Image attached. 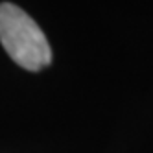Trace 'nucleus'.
<instances>
[{
  "instance_id": "nucleus-1",
  "label": "nucleus",
  "mask_w": 153,
  "mask_h": 153,
  "mask_svg": "<svg viewBox=\"0 0 153 153\" xmlns=\"http://www.w3.org/2000/svg\"><path fill=\"white\" fill-rule=\"evenodd\" d=\"M0 42L19 67L39 72L52 63L46 35L26 11L11 2L0 4Z\"/></svg>"
}]
</instances>
